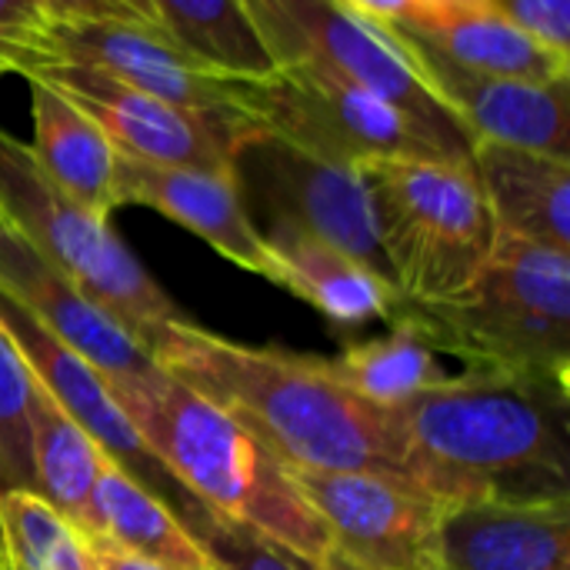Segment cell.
<instances>
[{
  "label": "cell",
  "mask_w": 570,
  "mask_h": 570,
  "mask_svg": "<svg viewBox=\"0 0 570 570\" xmlns=\"http://www.w3.org/2000/svg\"><path fill=\"white\" fill-rule=\"evenodd\" d=\"M431 570H570V498L444 504Z\"/></svg>",
  "instance_id": "cell-15"
},
{
  "label": "cell",
  "mask_w": 570,
  "mask_h": 570,
  "mask_svg": "<svg viewBox=\"0 0 570 570\" xmlns=\"http://www.w3.org/2000/svg\"><path fill=\"white\" fill-rule=\"evenodd\" d=\"M170 40L230 80H264L277 70L244 0H150Z\"/></svg>",
  "instance_id": "cell-24"
},
{
  "label": "cell",
  "mask_w": 570,
  "mask_h": 570,
  "mask_svg": "<svg viewBox=\"0 0 570 570\" xmlns=\"http://www.w3.org/2000/svg\"><path fill=\"white\" fill-rule=\"evenodd\" d=\"M0 570H3V564H0Z\"/></svg>",
  "instance_id": "cell-39"
},
{
  "label": "cell",
  "mask_w": 570,
  "mask_h": 570,
  "mask_svg": "<svg viewBox=\"0 0 570 570\" xmlns=\"http://www.w3.org/2000/svg\"><path fill=\"white\" fill-rule=\"evenodd\" d=\"M244 110L277 140L337 164L384 157L471 164V150L344 77L284 63L264 80H237Z\"/></svg>",
  "instance_id": "cell-7"
},
{
  "label": "cell",
  "mask_w": 570,
  "mask_h": 570,
  "mask_svg": "<svg viewBox=\"0 0 570 570\" xmlns=\"http://www.w3.org/2000/svg\"><path fill=\"white\" fill-rule=\"evenodd\" d=\"M531 33L570 50V0H488Z\"/></svg>",
  "instance_id": "cell-31"
},
{
  "label": "cell",
  "mask_w": 570,
  "mask_h": 570,
  "mask_svg": "<svg viewBox=\"0 0 570 570\" xmlns=\"http://www.w3.org/2000/svg\"><path fill=\"white\" fill-rule=\"evenodd\" d=\"M331 367L354 394L377 407H397L451 377L441 367L438 351L401 311L391 317V331L384 337L347 344Z\"/></svg>",
  "instance_id": "cell-25"
},
{
  "label": "cell",
  "mask_w": 570,
  "mask_h": 570,
  "mask_svg": "<svg viewBox=\"0 0 570 570\" xmlns=\"http://www.w3.org/2000/svg\"><path fill=\"white\" fill-rule=\"evenodd\" d=\"M3 570H107L94 541L30 488L0 491Z\"/></svg>",
  "instance_id": "cell-26"
},
{
  "label": "cell",
  "mask_w": 570,
  "mask_h": 570,
  "mask_svg": "<svg viewBox=\"0 0 570 570\" xmlns=\"http://www.w3.org/2000/svg\"><path fill=\"white\" fill-rule=\"evenodd\" d=\"M404 50L414 57L428 87L458 117L471 140H498L570 157L568 80L534 83L511 77H484L458 70L424 50Z\"/></svg>",
  "instance_id": "cell-17"
},
{
  "label": "cell",
  "mask_w": 570,
  "mask_h": 570,
  "mask_svg": "<svg viewBox=\"0 0 570 570\" xmlns=\"http://www.w3.org/2000/svg\"><path fill=\"white\" fill-rule=\"evenodd\" d=\"M334 3L377 23V27L421 20L431 7H438V0H334Z\"/></svg>",
  "instance_id": "cell-32"
},
{
  "label": "cell",
  "mask_w": 570,
  "mask_h": 570,
  "mask_svg": "<svg viewBox=\"0 0 570 570\" xmlns=\"http://www.w3.org/2000/svg\"><path fill=\"white\" fill-rule=\"evenodd\" d=\"M150 354L291 471H381L407 481L391 411L354 394L324 357L247 347L187 317L164 327Z\"/></svg>",
  "instance_id": "cell-2"
},
{
  "label": "cell",
  "mask_w": 570,
  "mask_h": 570,
  "mask_svg": "<svg viewBox=\"0 0 570 570\" xmlns=\"http://www.w3.org/2000/svg\"><path fill=\"white\" fill-rule=\"evenodd\" d=\"M397 43L458 70L511 80H568L570 50L531 33L494 3H438L421 20L384 27Z\"/></svg>",
  "instance_id": "cell-18"
},
{
  "label": "cell",
  "mask_w": 570,
  "mask_h": 570,
  "mask_svg": "<svg viewBox=\"0 0 570 570\" xmlns=\"http://www.w3.org/2000/svg\"><path fill=\"white\" fill-rule=\"evenodd\" d=\"M50 23H127L164 30L150 0H40Z\"/></svg>",
  "instance_id": "cell-30"
},
{
  "label": "cell",
  "mask_w": 570,
  "mask_h": 570,
  "mask_svg": "<svg viewBox=\"0 0 570 570\" xmlns=\"http://www.w3.org/2000/svg\"><path fill=\"white\" fill-rule=\"evenodd\" d=\"M47 27L50 20L40 0H0V70H27L43 50Z\"/></svg>",
  "instance_id": "cell-29"
},
{
  "label": "cell",
  "mask_w": 570,
  "mask_h": 570,
  "mask_svg": "<svg viewBox=\"0 0 570 570\" xmlns=\"http://www.w3.org/2000/svg\"><path fill=\"white\" fill-rule=\"evenodd\" d=\"M3 227H7V220H3V214H0V230H3Z\"/></svg>",
  "instance_id": "cell-36"
},
{
  "label": "cell",
  "mask_w": 570,
  "mask_h": 570,
  "mask_svg": "<svg viewBox=\"0 0 570 570\" xmlns=\"http://www.w3.org/2000/svg\"><path fill=\"white\" fill-rule=\"evenodd\" d=\"M404 474L438 498H570V374L468 371L387 407Z\"/></svg>",
  "instance_id": "cell-1"
},
{
  "label": "cell",
  "mask_w": 570,
  "mask_h": 570,
  "mask_svg": "<svg viewBox=\"0 0 570 570\" xmlns=\"http://www.w3.org/2000/svg\"><path fill=\"white\" fill-rule=\"evenodd\" d=\"M304 570H371L364 568V564H357V561H351V558H344V554H337V551H331L324 561H317V564H304Z\"/></svg>",
  "instance_id": "cell-34"
},
{
  "label": "cell",
  "mask_w": 570,
  "mask_h": 570,
  "mask_svg": "<svg viewBox=\"0 0 570 570\" xmlns=\"http://www.w3.org/2000/svg\"><path fill=\"white\" fill-rule=\"evenodd\" d=\"M357 167L401 304L458 297L498 237L471 164L384 157Z\"/></svg>",
  "instance_id": "cell-5"
},
{
  "label": "cell",
  "mask_w": 570,
  "mask_h": 570,
  "mask_svg": "<svg viewBox=\"0 0 570 570\" xmlns=\"http://www.w3.org/2000/svg\"><path fill=\"white\" fill-rule=\"evenodd\" d=\"M277 67L301 63L361 83L397 104L434 134L474 147L471 134L428 87L414 57L377 23L334 0H244Z\"/></svg>",
  "instance_id": "cell-8"
},
{
  "label": "cell",
  "mask_w": 570,
  "mask_h": 570,
  "mask_svg": "<svg viewBox=\"0 0 570 570\" xmlns=\"http://www.w3.org/2000/svg\"><path fill=\"white\" fill-rule=\"evenodd\" d=\"M0 77H3V70H0Z\"/></svg>",
  "instance_id": "cell-38"
},
{
  "label": "cell",
  "mask_w": 570,
  "mask_h": 570,
  "mask_svg": "<svg viewBox=\"0 0 570 570\" xmlns=\"http://www.w3.org/2000/svg\"><path fill=\"white\" fill-rule=\"evenodd\" d=\"M110 391L150 454L200 508L261 534L307 568L334 551L291 468L217 404L160 367Z\"/></svg>",
  "instance_id": "cell-3"
},
{
  "label": "cell",
  "mask_w": 570,
  "mask_h": 570,
  "mask_svg": "<svg viewBox=\"0 0 570 570\" xmlns=\"http://www.w3.org/2000/svg\"><path fill=\"white\" fill-rule=\"evenodd\" d=\"M23 73L43 77L60 87L100 124L120 157H134L144 164L234 174L240 150L267 134L244 110L177 107L87 63L40 60Z\"/></svg>",
  "instance_id": "cell-9"
},
{
  "label": "cell",
  "mask_w": 570,
  "mask_h": 570,
  "mask_svg": "<svg viewBox=\"0 0 570 570\" xmlns=\"http://www.w3.org/2000/svg\"><path fill=\"white\" fill-rule=\"evenodd\" d=\"M40 60L87 63L190 110H244L237 80L210 70L164 30L127 23H50L43 50L33 63Z\"/></svg>",
  "instance_id": "cell-13"
},
{
  "label": "cell",
  "mask_w": 570,
  "mask_h": 570,
  "mask_svg": "<svg viewBox=\"0 0 570 570\" xmlns=\"http://www.w3.org/2000/svg\"><path fill=\"white\" fill-rule=\"evenodd\" d=\"M0 491H7V488H3V481H0Z\"/></svg>",
  "instance_id": "cell-37"
},
{
  "label": "cell",
  "mask_w": 570,
  "mask_h": 570,
  "mask_svg": "<svg viewBox=\"0 0 570 570\" xmlns=\"http://www.w3.org/2000/svg\"><path fill=\"white\" fill-rule=\"evenodd\" d=\"M94 544L117 548L160 570H224L194 531L110 458L94 491Z\"/></svg>",
  "instance_id": "cell-22"
},
{
  "label": "cell",
  "mask_w": 570,
  "mask_h": 570,
  "mask_svg": "<svg viewBox=\"0 0 570 570\" xmlns=\"http://www.w3.org/2000/svg\"><path fill=\"white\" fill-rule=\"evenodd\" d=\"M331 548L371 570H431L441 501L381 471H291Z\"/></svg>",
  "instance_id": "cell-11"
},
{
  "label": "cell",
  "mask_w": 570,
  "mask_h": 570,
  "mask_svg": "<svg viewBox=\"0 0 570 570\" xmlns=\"http://www.w3.org/2000/svg\"><path fill=\"white\" fill-rule=\"evenodd\" d=\"M438 354L468 371L570 374V254L498 234L478 277L451 301L401 304Z\"/></svg>",
  "instance_id": "cell-4"
},
{
  "label": "cell",
  "mask_w": 570,
  "mask_h": 570,
  "mask_svg": "<svg viewBox=\"0 0 570 570\" xmlns=\"http://www.w3.org/2000/svg\"><path fill=\"white\" fill-rule=\"evenodd\" d=\"M27 438L30 491L94 541V491L107 454L37 381L30 387Z\"/></svg>",
  "instance_id": "cell-23"
},
{
  "label": "cell",
  "mask_w": 570,
  "mask_h": 570,
  "mask_svg": "<svg viewBox=\"0 0 570 570\" xmlns=\"http://www.w3.org/2000/svg\"><path fill=\"white\" fill-rule=\"evenodd\" d=\"M0 214L43 261L104 304L147 351L170 327L184 321L177 304L110 230V220L73 204L37 167L27 140L0 130Z\"/></svg>",
  "instance_id": "cell-6"
},
{
  "label": "cell",
  "mask_w": 570,
  "mask_h": 570,
  "mask_svg": "<svg viewBox=\"0 0 570 570\" xmlns=\"http://www.w3.org/2000/svg\"><path fill=\"white\" fill-rule=\"evenodd\" d=\"M117 197L124 204L150 207L174 224L197 234L230 264L277 281V264L257 227L250 224L237 177L220 170H197V167H164L144 164L134 157L117 154Z\"/></svg>",
  "instance_id": "cell-16"
},
{
  "label": "cell",
  "mask_w": 570,
  "mask_h": 570,
  "mask_svg": "<svg viewBox=\"0 0 570 570\" xmlns=\"http://www.w3.org/2000/svg\"><path fill=\"white\" fill-rule=\"evenodd\" d=\"M234 177L257 234L281 227L317 237L391 281L361 167L314 157L264 134L240 150Z\"/></svg>",
  "instance_id": "cell-10"
},
{
  "label": "cell",
  "mask_w": 570,
  "mask_h": 570,
  "mask_svg": "<svg viewBox=\"0 0 570 570\" xmlns=\"http://www.w3.org/2000/svg\"><path fill=\"white\" fill-rule=\"evenodd\" d=\"M0 291L10 294L43 331L83 357L107 384L157 371L147 344L130 334L104 304L43 261L17 230H0Z\"/></svg>",
  "instance_id": "cell-14"
},
{
  "label": "cell",
  "mask_w": 570,
  "mask_h": 570,
  "mask_svg": "<svg viewBox=\"0 0 570 570\" xmlns=\"http://www.w3.org/2000/svg\"><path fill=\"white\" fill-rule=\"evenodd\" d=\"M471 170L498 234L570 254V157L474 140Z\"/></svg>",
  "instance_id": "cell-19"
},
{
  "label": "cell",
  "mask_w": 570,
  "mask_h": 570,
  "mask_svg": "<svg viewBox=\"0 0 570 570\" xmlns=\"http://www.w3.org/2000/svg\"><path fill=\"white\" fill-rule=\"evenodd\" d=\"M30 87V154L47 180L73 204L110 220L117 197V150L100 124L43 77L23 73Z\"/></svg>",
  "instance_id": "cell-20"
},
{
  "label": "cell",
  "mask_w": 570,
  "mask_h": 570,
  "mask_svg": "<svg viewBox=\"0 0 570 570\" xmlns=\"http://www.w3.org/2000/svg\"><path fill=\"white\" fill-rule=\"evenodd\" d=\"M261 237L277 264L274 284L311 304L341 334L357 331L371 321H391L397 314V287L357 257L297 230L277 227Z\"/></svg>",
  "instance_id": "cell-21"
},
{
  "label": "cell",
  "mask_w": 570,
  "mask_h": 570,
  "mask_svg": "<svg viewBox=\"0 0 570 570\" xmlns=\"http://www.w3.org/2000/svg\"><path fill=\"white\" fill-rule=\"evenodd\" d=\"M94 548H97V554H100V561H104L107 570H160L154 568V564H147V561H140V558H134V554L117 551V548H104V544H94Z\"/></svg>",
  "instance_id": "cell-33"
},
{
  "label": "cell",
  "mask_w": 570,
  "mask_h": 570,
  "mask_svg": "<svg viewBox=\"0 0 570 570\" xmlns=\"http://www.w3.org/2000/svg\"><path fill=\"white\" fill-rule=\"evenodd\" d=\"M187 528L224 570H304V564L294 561L287 551L274 548L261 534H254L240 524H230L210 511H204Z\"/></svg>",
  "instance_id": "cell-28"
},
{
  "label": "cell",
  "mask_w": 570,
  "mask_h": 570,
  "mask_svg": "<svg viewBox=\"0 0 570 570\" xmlns=\"http://www.w3.org/2000/svg\"><path fill=\"white\" fill-rule=\"evenodd\" d=\"M0 331L17 347L30 377L67 411L97 444L100 451L124 468L144 491L160 498L184 524L197 521L207 508H200L150 454L124 407L117 404L104 374H97L83 357L63 347L50 331H43L10 294L0 291Z\"/></svg>",
  "instance_id": "cell-12"
},
{
  "label": "cell",
  "mask_w": 570,
  "mask_h": 570,
  "mask_svg": "<svg viewBox=\"0 0 570 570\" xmlns=\"http://www.w3.org/2000/svg\"><path fill=\"white\" fill-rule=\"evenodd\" d=\"M33 377L23 367L17 347L0 331V481L3 488H30L27 454V411Z\"/></svg>",
  "instance_id": "cell-27"
},
{
  "label": "cell",
  "mask_w": 570,
  "mask_h": 570,
  "mask_svg": "<svg viewBox=\"0 0 570 570\" xmlns=\"http://www.w3.org/2000/svg\"><path fill=\"white\" fill-rule=\"evenodd\" d=\"M438 3H488V0H438Z\"/></svg>",
  "instance_id": "cell-35"
}]
</instances>
